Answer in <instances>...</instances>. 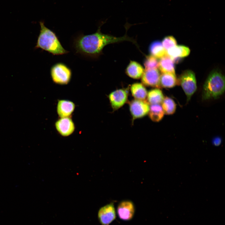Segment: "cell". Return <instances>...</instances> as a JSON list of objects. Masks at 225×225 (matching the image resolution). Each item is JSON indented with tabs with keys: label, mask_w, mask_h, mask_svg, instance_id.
Masks as SVG:
<instances>
[{
	"label": "cell",
	"mask_w": 225,
	"mask_h": 225,
	"mask_svg": "<svg viewBox=\"0 0 225 225\" xmlns=\"http://www.w3.org/2000/svg\"><path fill=\"white\" fill-rule=\"evenodd\" d=\"M160 83L161 87L170 88L178 85L179 82L175 74L162 73L160 75Z\"/></svg>",
	"instance_id": "2e32d148"
},
{
	"label": "cell",
	"mask_w": 225,
	"mask_h": 225,
	"mask_svg": "<svg viewBox=\"0 0 225 225\" xmlns=\"http://www.w3.org/2000/svg\"><path fill=\"white\" fill-rule=\"evenodd\" d=\"M147 96L148 102L151 105L160 104L162 103L164 98L162 91L158 88L149 91Z\"/></svg>",
	"instance_id": "d6986e66"
},
{
	"label": "cell",
	"mask_w": 225,
	"mask_h": 225,
	"mask_svg": "<svg viewBox=\"0 0 225 225\" xmlns=\"http://www.w3.org/2000/svg\"><path fill=\"white\" fill-rule=\"evenodd\" d=\"M149 50L151 55L157 58H160L167 55L166 51L162 42L159 41H155L151 43Z\"/></svg>",
	"instance_id": "e0dca14e"
},
{
	"label": "cell",
	"mask_w": 225,
	"mask_h": 225,
	"mask_svg": "<svg viewBox=\"0 0 225 225\" xmlns=\"http://www.w3.org/2000/svg\"><path fill=\"white\" fill-rule=\"evenodd\" d=\"M160 75L157 69L145 70L141 77V81L143 84L147 86L159 88Z\"/></svg>",
	"instance_id": "9c48e42d"
},
{
	"label": "cell",
	"mask_w": 225,
	"mask_h": 225,
	"mask_svg": "<svg viewBox=\"0 0 225 225\" xmlns=\"http://www.w3.org/2000/svg\"><path fill=\"white\" fill-rule=\"evenodd\" d=\"M98 216L102 225H109L116 218V212L113 203H110L101 208L98 211Z\"/></svg>",
	"instance_id": "52a82bcc"
},
{
	"label": "cell",
	"mask_w": 225,
	"mask_h": 225,
	"mask_svg": "<svg viewBox=\"0 0 225 225\" xmlns=\"http://www.w3.org/2000/svg\"><path fill=\"white\" fill-rule=\"evenodd\" d=\"M129 106L131 113L134 119L143 117L148 113L149 103L145 100L135 99L130 102Z\"/></svg>",
	"instance_id": "8992f818"
},
{
	"label": "cell",
	"mask_w": 225,
	"mask_h": 225,
	"mask_svg": "<svg viewBox=\"0 0 225 225\" xmlns=\"http://www.w3.org/2000/svg\"><path fill=\"white\" fill-rule=\"evenodd\" d=\"M75 108V104L72 102L66 100L58 101L57 112L60 118L69 117Z\"/></svg>",
	"instance_id": "7c38bea8"
},
{
	"label": "cell",
	"mask_w": 225,
	"mask_h": 225,
	"mask_svg": "<svg viewBox=\"0 0 225 225\" xmlns=\"http://www.w3.org/2000/svg\"><path fill=\"white\" fill-rule=\"evenodd\" d=\"M222 142L221 138L219 137H216L213 138L212 141V144L215 146L220 145Z\"/></svg>",
	"instance_id": "cb8c5ba5"
},
{
	"label": "cell",
	"mask_w": 225,
	"mask_h": 225,
	"mask_svg": "<svg viewBox=\"0 0 225 225\" xmlns=\"http://www.w3.org/2000/svg\"><path fill=\"white\" fill-rule=\"evenodd\" d=\"M145 70L157 69L158 68L159 61L157 58L150 55L146 57L144 61Z\"/></svg>",
	"instance_id": "7402d4cb"
},
{
	"label": "cell",
	"mask_w": 225,
	"mask_h": 225,
	"mask_svg": "<svg viewBox=\"0 0 225 225\" xmlns=\"http://www.w3.org/2000/svg\"><path fill=\"white\" fill-rule=\"evenodd\" d=\"M158 68L162 73L175 74L174 62L167 55L160 58Z\"/></svg>",
	"instance_id": "9a60e30c"
},
{
	"label": "cell",
	"mask_w": 225,
	"mask_h": 225,
	"mask_svg": "<svg viewBox=\"0 0 225 225\" xmlns=\"http://www.w3.org/2000/svg\"><path fill=\"white\" fill-rule=\"evenodd\" d=\"M130 90L132 95L135 99L144 100L147 97V90L142 83L133 84L131 87Z\"/></svg>",
	"instance_id": "ac0fdd59"
},
{
	"label": "cell",
	"mask_w": 225,
	"mask_h": 225,
	"mask_svg": "<svg viewBox=\"0 0 225 225\" xmlns=\"http://www.w3.org/2000/svg\"><path fill=\"white\" fill-rule=\"evenodd\" d=\"M224 76L218 70L212 71L209 75L203 86L202 99L206 100L217 99L224 92Z\"/></svg>",
	"instance_id": "3957f363"
},
{
	"label": "cell",
	"mask_w": 225,
	"mask_h": 225,
	"mask_svg": "<svg viewBox=\"0 0 225 225\" xmlns=\"http://www.w3.org/2000/svg\"><path fill=\"white\" fill-rule=\"evenodd\" d=\"M148 113L151 120L155 122L161 120L164 114L162 106L160 104L151 105Z\"/></svg>",
	"instance_id": "ffe728a7"
},
{
	"label": "cell",
	"mask_w": 225,
	"mask_h": 225,
	"mask_svg": "<svg viewBox=\"0 0 225 225\" xmlns=\"http://www.w3.org/2000/svg\"><path fill=\"white\" fill-rule=\"evenodd\" d=\"M179 84H180L188 101L197 90V86L195 76L194 72L191 70L184 71L178 79Z\"/></svg>",
	"instance_id": "5b68a950"
},
{
	"label": "cell",
	"mask_w": 225,
	"mask_h": 225,
	"mask_svg": "<svg viewBox=\"0 0 225 225\" xmlns=\"http://www.w3.org/2000/svg\"><path fill=\"white\" fill-rule=\"evenodd\" d=\"M128 92L123 89H120L113 91L109 95V100L113 109L117 110L123 106L128 98Z\"/></svg>",
	"instance_id": "8fae6325"
},
{
	"label": "cell",
	"mask_w": 225,
	"mask_h": 225,
	"mask_svg": "<svg viewBox=\"0 0 225 225\" xmlns=\"http://www.w3.org/2000/svg\"><path fill=\"white\" fill-rule=\"evenodd\" d=\"M40 30L35 49L41 48L53 55L67 53L68 52L62 46L56 34L47 28L43 21L39 22Z\"/></svg>",
	"instance_id": "7a4b0ae2"
},
{
	"label": "cell",
	"mask_w": 225,
	"mask_h": 225,
	"mask_svg": "<svg viewBox=\"0 0 225 225\" xmlns=\"http://www.w3.org/2000/svg\"><path fill=\"white\" fill-rule=\"evenodd\" d=\"M162 43L165 49L167 51L169 48L177 45V41L172 36L165 37L162 40Z\"/></svg>",
	"instance_id": "603a6c76"
},
{
	"label": "cell",
	"mask_w": 225,
	"mask_h": 225,
	"mask_svg": "<svg viewBox=\"0 0 225 225\" xmlns=\"http://www.w3.org/2000/svg\"><path fill=\"white\" fill-rule=\"evenodd\" d=\"M55 126L58 132L64 137L71 135L75 129L74 124L70 117L60 118L55 122Z\"/></svg>",
	"instance_id": "30bf717a"
},
{
	"label": "cell",
	"mask_w": 225,
	"mask_h": 225,
	"mask_svg": "<svg viewBox=\"0 0 225 225\" xmlns=\"http://www.w3.org/2000/svg\"><path fill=\"white\" fill-rule=\"evenodd\" d=\"M162 104V107L165 114L172 115L175 112L176 104L174 101L170 98L166 97L164 98Z\"/></svg>",
	"instance_id": "44dd1931"
},
{
	"label": "cell",
	"mask_w": 225,
	"mask_h": 225,
	"mask_svg": "<svg viewBox=\"0 0 225 225\" xmlns=\"http://www.w3.org/2000/svg\"><path fill=\"white\" fill-rule=\"evenodd\" d=\"M50 74L55 83L66 85L70 81L72 77L71 69L64 64L59 62L53 65L51 68Z\"/></svg>",
	"instance_id": "277c9868"
},
{
	"label": "cell",
	"mask_w": 225,
	"mask_h": 225,
	"mask_svg": "<svg viewBox=\"0 0 225 225\" xmlns=\"http://www.w3.org/2000/svg\"><path fill=\"white\" fill-rule=\"evenodd\" d=\"M144 71L143 68L139 63L131 61L126 69V72L130 78L137 79L142 77Z\"/></svg>",
	"instance_id": "5bb4252c"
},
{
	"label": "cell",
	"mask_w": 225,
	"mask_h": 225,
	"mask_svg": "<svg viewBox=\"0 0 225 225\" xmlns=\"http://www.w3.org/2000/svg\"><path fill=\"white\" fill-rule=\"evenodd\" d=\"M99 27L95 33L89 35H81L75 38L73 45L77 52L88 57L99 54L106 45L124 41H130L126 35L117 37L101 33Z\"/></svg>",
	"instance_id": "6da1fadb"
},
{
	"label": "cell",
	"mask_w": 225,
	"mask_h": 225,
	"mask_svg": "<svg viewBox=\"0 0 225 225\" xmlns=\"http://www.w3.org/2000/svg\"><path fill=\"white\" fill-rule=\"evenodd\" d=\"M135 211L134 205L130 200H126L121 202L117 207L118 216L120 219L124 221L131 220L134 216Z\"/></svg>",
	"instance_id": "ba28073f"
},
{
	"label": "cell",
	"mask_w": 225,
	"mask_h": 225,
	"mask_svg": "<svg viewBox=\"0 0 225 225\" xmlns=\"http://www.w3.org/2000/svg\"><path fill=\"white\" fill-rule=\"evenodd\" d=\"M166 51L167 55L174 61L179 58L187 56L190 52V50L188 47L177 45L169 48Z\"/></svg>",
	"instance_id": "4fadbf2b"
}]
</instances>
